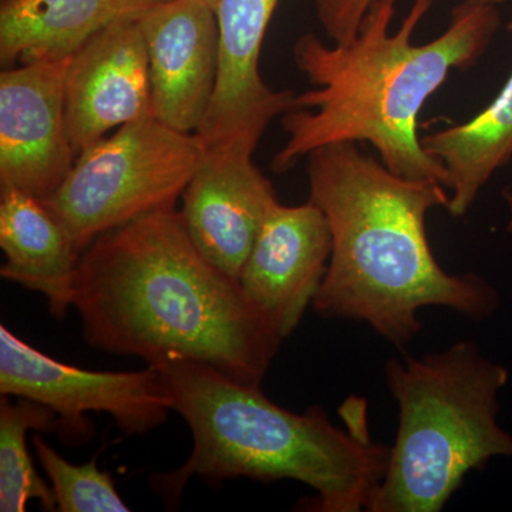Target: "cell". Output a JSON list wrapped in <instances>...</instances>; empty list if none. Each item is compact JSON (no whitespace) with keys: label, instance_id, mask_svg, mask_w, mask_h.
I'll return each instance as SVG.
<instances>
[{"label":"cell","instance_id":"1","mask_svg":"<svg viewBox=\"0 0 512 512\" xmlns=\"http://www.w3.org/2000/svg\"><path fill=\"white\" fill-rule=\"evenodd\" d=\"M73 308L92 348L207 363L261 387L282 339L238 279L208 261L177 208H163L94 239L77 265Z\"/></svg>","mask_w":512,"mask_h":512},{"label":"cell","instance_id":"2","mask_svg":"<svg viewBox=\"0 0 512 512\" xmlns=\"http://www.w3.org/2000/svg\"><path fill=\"white\" fill-rule=\"evenodd\" d=\"M433 3L414 0L394 33L399 0H373L349 45L328 46L311 33L296 40L293 62L313 89L296 94L282 117L288 140L272 158L276 174L320 147L369 143L394 174L448 188L446 167L421 144L420 111L448 74L476 66L501 28V15L498 6L464 0L440 36L413 45Z\"/></svg>","mask_w":512,"mask_h":512},{"label":"cell","instance_id":"3","mask_svg":"<svg viewBox=\"0 0 512 512\" xmlns=\"http://www.w3.org/2000/svg\"><path fill=\"white\" fill-rule=\"evenodd\" d=\"M309 201L325 214L332 255L313 309L325 318L362 320L394 345L412 342L427 306L487 319L500 295L480 275L448 274L430 247L426 220L447 208L437 181L394 174L356 143L308 156Z\"/></svg>","mask_w":512,"mask_h":512},{"label":"cell","instance_id":"4","mask_svg":"<svg viewBox=\"0 0 512 512\" xmlns=\"http://www.w3.org/2000/svg\"><path fill=\"white\" fill-rule=\"evenodd\" d=\"M151 365L163 376L173 412L187 421L194 440L183 466L150 476L164 503L178 505L192 477L210 487L251 478L306 484L318 494V511L369 508L392 447L339 429L318 406L289 412L261 387L237 382L207 363L167 357Z\"/></svg>","mask_w":512,"mask_h":512},{"label":"cell","instance_id":"5","mask_svg":"<svg viewBox=\"0 0 512 512\" xmlns=\"http://www.w3.org/2000/svg\"><path fill=\"white\" fill-rule=\"evenodd\" d=\"M508 379L504 366L466 340L390 359L386 380L399 404V430L367 511L440 512L470 471L493 457H512V436L498 423Z\"/></svg>","mask_w":512,"mask_h":512},{"label":"cell","instance_id":"6","mask_svg":"<svg viewBox=\"0 0 512 512\" xmlns=\"http://www.w3.org/2000/svg\"><path fill=\"white\" fill-rule=\"evenodd\" d=\"M202 153L195 134L143 117L83 150L62 185L40 202L83 254L107 231L175 207Z\"/></svg>","mask_w":512,"mask_h":512},{"label":"cell","instance_id":"7","mask_svg":"<svg viewBox=\"0 0 512 512\" xmlns=\"http://www.w3.org/2000/svg\"><path fill=\"white\" fill-rule=\"evenodd\" d=\"M0 396L23 397L52 409L66 439L87 440L89 412L107 413L128 436L163 426L173 400L157 367L92 372L57 362L0 326Z\"/></svg>","mask_w":512,"mask_h":512},{"label":"cell","instance_id":"8","mask_svg":"<svg viewBox=\"0 0 512 512\" xmlns=\"http://www.w3.org/2000/svg\"><path fill=\"white\" fill-rule=\"evenodd\" d=\"M220 32L217 87L195 136L204 151L252 156L266 128L292 110L296 93L276 92L259 69L262 45L279 0H207Z\"/></svg>","mask_w":512,"mask_h":512},{"label":"cell","instance_id":"9","mask_svg":"<svg viewBox=\"0 0 512 512\" xmlns=\"http://www.w3.org/2000/svg\"><path fill=\"white\" fill-rule=\"evenodd\" d=\"M66 60L9 67L0 74V187L49 198L77 154L64 113Z\"/></svg>","mask_w":512,"mask_h":512},{"label":"cell","instance_id":"10","mask_svg":"<svg viewBox=\"0 0 512 512\" xmlns=\"http://www.w3.org/2000/svg\"><path fill=\"white\" fill-rule=\"evenodd\" d=\"M63 93L77 156L114 128L154 116L140 16L116 20L69 57Z\"/></svg>","mask_w":512,"mask_h":512},{"label":"cell","instance_id":"11","mask_svg":"<svg viewBox=\"0 0 512 512\" xmlns=\"http://www.w3.org/2000/svg\"><path fill=\"white\" fill-rule=\"evenodd\" d=\"M150 64L153 114L195 134L207 116L220 72V32L207 0H160L140 16Z\"/></svg>","mask_w":512,"mask_h":512},{"label":"cell","instance_id":"12","mask_svg":"<svg viewBox=\"0 0 512 512\" xmlns=\"http://www.w3.org/2000/svg\"><path fill=\"white\" fill-rule=\"evenodd\" d=\"M332 255V232L313 202L269 211L249 254L239 284L274 326L289 338L325 279Z\"/></svg>","mask_w":512,"mask_h":512},{"label":"cell","instance_id":"13","mask_svg":"<svg viewBox=\"0 0 512 512\" xmlns=\"http://www.w3.org/2000/svg\"><path fill=\"white\" fill-rule=\"evenodd\" d=\"M181 200V220L195 247L239 281L265 218L279 202L274 185L249 154L204 151Z\"/></svg>","mask_w":512,"mask_h":512},{"label":"cell","instance_id":"14","mask_svg":"<svg viewBox=\"0 0 512 512\" xmlns=\"http://www.w3.org/2000/svg\"><path fill=\"white\" fill-rule=\"evenodd\" d=\"M0 248L2 278L42 293L53 316H66L82 254L45 205L18 188L0 187Z\"/></svg>","mask_w":512,"mask_h":512},{"label":"cell","instance_id":"15","mask_svg":"<svg viewBox=\"0 0 512 512\" xmlns=\"http://www.w3.org/2000/svg\"><path fill=\"white\" fill-rule=\"evenodd\" d=\"M160 0H0V62L66 60L116 20Z\"/></svg>","mask_w":512,"mask_h":512},{"label":"cell","instance_id":"16","mask_svg":"<svg viewBox=\"0 0 512 512\" xmlns=\"http://www.w3.org/2000/svg\"><path fill=\"white\" fill-rule=\"evenodd\" d=\"M424 150L448 173L447 211L464 217L495 171L512 160V72L481 113L458 126L421 137Z\"/></svg>","mask_w":512,"mask_h":512},{"label":"cell","instance_id":"17","mask_svg":"<svg viewBox=\"0 0 512 512\" xmlns=\"http://www.w3.org/2000/svg\"><path fill=\"white\" fill-rule=\"evenodd\" d=\"M59 416L52 409L19 397L0 399V511L23 512L30 500L40 501L43 510L57 511L52 485L37 473L29 454L30 430L59 431Z\"/></svg>","mask_w":512,"mask_h":512},{"label":"cell","instance_id":"18","mask_svg":"<svg viewBox=\"0 0 512 512\" xmlns=\"http://www.w3.org/2000/svg\"><path fill=\"white\" fill-rule=\"evenodd\" d=\"M33 448L40 466L49 477L60 512H128L130 507L117 493L113 478L101 471L97 458L83 466H74L46 443L33 436Z\"/></svg>","mask_w":512,"mask_h":512},{"label":"cell","instance_id":"19","mask_svg":"<svg viewBox=\"0 0 512 512\" xmlns=\"http://www.w3.org/2000/svg\"><path fill=\"white\" fill-rule=\"evenodd\" d=\"M316 16L335 45H349L359 32L360 23L373 0H312ZM483 5L500 6L507 0H471Z\"/></svg>","mask_w":512,"mask_h":512},{"label":"cell","instance_id":"20","mask_svg":"<svg viewBox=\"0 0 512 512\" xmlns=\"http://www.w3.org/2000/svg\"><path fill=\"white\" fill-rule=\"evenodd\" d=\"M503 198L505 204H507L508 208V221H507V231L512 234V190L511 188H505L503 191Z\"/></svg>","mask_w":512,"mask_h":512},{"label":"cell","instance_id":"21","mask_svg":"<svg viewBox=\"0 0 512 512\" xmlns=\"http://www.w3.org/2000/svg\"><path fill=\"white\" fill-rule=\"evenodd\" d=\"M507 29H508V32L512 33V20L510 23H508Z\"/></svg>","mask_w":512,"mask_h":512}]
</instances>
